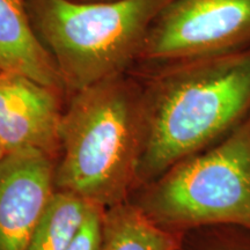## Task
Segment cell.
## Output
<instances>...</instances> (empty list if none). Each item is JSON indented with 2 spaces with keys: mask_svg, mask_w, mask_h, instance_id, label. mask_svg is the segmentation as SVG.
<instances>
[{
  "mask_svg": "<svg viewBox=\"0 0 250 250\" xmlns=\"http://www.w3.org/2000/svg\"><path fill=\"white\" fill-rule=\"evenodd\" d=\"M144 72L146 133L139 180L160 177L249 117L250 46Z\"/></svg>",
  "mask_w": 250,
  "mask_h": 250,
  "instance_id": "6da1fadb",
  "label": "cell"
},
{
  "mask_svg": "<svg viewBox=\"0 0 250 250\" xmlns=\"http://www.w3.org/2000/svg\"><path fill=\"white\" fill-rule=\"evenodd\" d=\"M143 85L130 72L73 93L61 125L55 186L109 208L139 180L145 145Z\"/></svg>",
  "mask_w": 250,
  "mask_h": 250,
  "instance_id": "7a4b0ae2",
  "label": "cell"
},
{
  "mask_svg": "<svg viewBox=\"0 0 250 250\" xmlns=\"http://www.w3.org/2000/svg\"><path fill=\"white\" fill-rule=\"evenodd\" d=\"M173 0H26L65 93L73 94L137 64L152 24Z\"/></svg>",
  "mask_w": 250,
  "mask_h": 250,
  "instance_id": "3957f363",
  "label": "cell"
},
{
  "mask_svg": "<svg viewBox=\"0 0 250 250\" xmlns=\"http://www.w3.org/2000/svg\"><path fill=\"white\" fill-rule=\"evenodd\" d=\"M166 228H250V115L223 142L162 174L138 205Z\"/></svg>",
  "mask_w": 250,
  "mask_h": 250,
  "instance_id": "277c9868",
  "label": "cell"
},
{
  "mask_svg": "<svg viewBox=\"0 0 250 250\" xmlns=\"http://www.w3.org/2000/svg\"><path fill=\"white\" fill-rule=\"evenodd\" d=\"M247 46L250 0H173L152 24L136 65L159 66Z\"/></svg>",
  "mask_w": 250,
  "mask_h": 250,
  "instance_id": "5b68a950",
  "label": "cell"
},
{
  "mask_svg": "<svg viewBox=\"0 0 250 250\" xmlns=\"http://www.w3.org/2000/svg\"><path fill=\"white\" fill-rule=\"evenodd\" d=\"M62 93L26 76L0 72V143L6 154L61 151Z\"/></svg>",
  "mask_w": 250,
  "mask_h": 250,
  "instance_id": "8992f818",
  "label": "cell"
},
{
  "mask_svg": "<svg viewBox=\"0 0 250 250\" xmlns=\"http://www.w3.org/2000/svg\"><path fill=\"white\" fill-rule=\"evenodd\" d=\"M55 159L27 149L0 161V250H26L56 192Z\"/></svg>",
  "mask_w": 250,
  "mask_h": 250,
  "instance_id": "52a82bcc",
  "label": "cell"
},
{
  "mask_svg": "<svg viewBox=\"0 0 250 250\" xmlns=\"http://www.w3.org/2000/svg\"><path fill=\"white\" fill-rule=\"evenodd\" d=\"M0 72L26 76L65 93L54 59L34 29L26 0H0Z\"/></svg>",
  "mask_w": 250,
  "mask_h": 250,
  "instance_id": "ba28073f",
  "label": "cell"
},
{
  "mask_svg": "<svg viewBox=\"0 0 250 250\" xmlns=\"http://www.w3.org/2000/svg\"><path fill=\"white\" fill-rule=\"evenodd\" d=\"M181 235L152 220L138 205L105 208L103 250H179Z\"/></svg>",
  "mask_w": 250,
  "mask_h": 250,
  "instance_id": "9c48e42d",
  "label": "cell"
},
{
  "mask_svg": "<svg viewBox=\"0 0 250 250\" xmlns=\"http://www.w3.org/2000/svg\"><path fill=\"white\" fill-rule=\"evenodd\" d=\"M90 204L74 193L57 190L26 250H66L80 229Z\"/></svg>",
  "mask_w": 250,
  "mask_h": 250,
  "instance_id": "30bf717a",
  "label": "cell"
},
{
  "mask_svg": "<svg viewBox=\"0 0 250 250\" xmlns=\"http://www.w3.org/2000/svg\"><path fill=\"white\" fill-rule=\"evenodd\" d=\"M103 206L90 204L80 229L66 250H103Z\"/></svg>",
  "mask_w": 250,
  "mask_h": 250,
  "instance_id": "8fae6325",
  "label": "cell"
},
{
  "mask_svg": "<svg viewBox=\"0 0 250 250\" xmlns=\"http://www.w3.org/2000/svg\"><path fill=\"white\" fill-rule=\"evenodd\" d=\"M76 2H102V1H112V0H71Z\"/></svg>",
  "mask_w": 250,
  "mask_h": 250,
  "instance_id": "7c38bea8",
  "label": "cell"
},
{
  "mask_svg": "<svg viewBox=\"0 0 250 250\" xmlns=\"http://www.w3.org/2000/svg\"><path fill=\"white\" fill-rule=\"evenodd\" d=\"M5 155H6V152H5V149H4V147H2V145H1V143H0V161L2 160V159L5 158Z\"/></svg>",
  "mask_w": 250,
  "mask_h": 250,
  "instance_id": "4fadbf2b",
  "label": "cell"
}]
</instances>
